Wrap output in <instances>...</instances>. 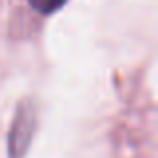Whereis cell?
I'll use <instances>...</instances> for the list:
<instances>
[{
	"label": "cell",
	"mask_w": 158,
	"mask_h": 158,
	"mask_svg": "<svg viewBox=\"0 0 158 158\" xmlns=\"http://www.w3.org/2000/svg\"><path fill=\"white\" fill-rule=\"evenodd\" d=\"M32 128H34V110L32 106H20L16 112L14 124H12V132H10V158H22L26 152L28 144L32 138Z\"/></svg>",
	"instance_id": "6da1fadb"
},
{
	"label": "cell",
	"mask_w": 158,
	"mask_h": 158,
	"mask_svg": "<svg viewBox=\"0 0 158 158\" xmlns=\"http://www.w3.org/2000/svg\"><path fill=\"white\" fill-rule=\"evenodd\" d=\"M32 4V8H36L42 14H48V12H54L66 2V0H28Z\"/></svg>",
	"instance_id": "7a4b0ae2"
}]
</instances>
